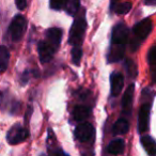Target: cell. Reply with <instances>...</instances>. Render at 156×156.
Instances as JSON below:
<instances>
[{
	"instance_id": "8",
	"label": "cell",
	"mask_w": 156,
	"mask_h": 156,
	"mask_svg": "<svg viewBox=\"0 0 156 156\" xmlns=\"http://www.w3.org/2000/svg\"><path fill=\"white\" fill-rule=\"evenodd\" d=\"M57 49H55L50 44L46 41H40L37 44V51H39V58L42 63H48L52 58Z\"/></svg>"
},
{
	"instance_id": "16",
	"label": "cell",
	"mask_w": 156,
	"mask_h": 156,
	"mask_svg": "<svg viewBox=\"0 0 156 156\" xmlns=\"http://www.w3.org/2000/svg\"><path fill=\"white\" fill-rule=\"evenodd\" d=\"M141 144L144 147V150L147 151V153L151 156L155 155V141L151 136H142L141 137Z\"/></svg>"
},
{
	"instance_id": "13",
	"label": "cell",
	"mask_w": 156,
	"mask_h": 156,
	"mask_svg": "<svg viewBox=\"0 0 156 156\" xmlns=\"http://www.w3.org/2000/svg\"><path fill=\"white\" fill-rule=\"evenodd\" d=\"M125 149V141L121 138L113 139L110 143H109L108 147H107V152L112 155H119L124 152Z\"/></svg>"
},
{
	"instance_id": "18",
	"label": "cell",
	"mask_w": 156,
	"mask_h": 156,
	"mask_svg": "<svg viewBox=\"0 0 156 156\" xmlns=\"http://www.w3.org/2000/svg\"><path fill=\"white\" fill-rule=\"evenodd\" d=\"M155 46H152L150 48L149 52H147V62L151 65V73H152V78H153V83L155 81Z\"/></svg>"
},
{
	"instance_id": "24",
	"label": "cell",
	"mask_w": 156,
	"mask_h": 156,
	"mask_svg": "<svg viewBox=\"0 0 156 156\" xmlns=\"http://www.w3.org/2000/svg\"><path fill=\"white\" fill-rule=\"evenodd\" d=\"M15 3H16L17 9L20 10V11L25 10L27 7V0H15Z\"/></svg>"
},
{
	"instance_id": "2",
	"label": "cell",
	"mask_w": 156,
	"mask_h": 156,
	"mask_svg": "<svg viewBox=\"0 0 156 156\" xmlns=\"http://www.w3.org/2000/svg\"><path fill=\"white\" fill-rule=\"evenodd\" d=\"M153 28V23L150 18H144L141 22L137 23L133 28V40H132V49L136 50L139 44L143 42L149 34L151 33Z\"/></svg>"
},
{
	"instance_id": "21",
	"label": "cell",
	"mask_w": 156,
	"mask_h": 156,
	"mask_svg": "<svg viewBox=\"0 0 156 156\" xmlns=\"http://www.w3.org/2000/svg\"><path fill=\"white\" fill-rule=\"evenodd\" d=\"M125 69L127 71V74L129 77H136L137 75V67L136 64L134 63V61L130 60V59H127L125 62Z\"/></svg>"
},
{
	"instance_id": "3",
	"label": "cell",
	"mask_w": 156,
	"mask_h": 156,
	"mask_svg": "<svg viewBox=\"0 0 156 156\" xmlns=\"http://www.w3.org/2000/svg\"><path fill=\"white\" fill-rule=\"evenodd\" d=\"M86 29H87V22L85 18V13H83L81 16L75 18L71 27V30H69V42L72 46H81Z\"/></svg>"
},
{
	"instance_id": "9",
	"label": "cell",
	"mask_w": 156,
	"mask_h": 156,
	"mask_svg": "<svg viewBox=\"0 0 156 156\" xmlns=\"http://www.w3.org/2000/svg\"><path fill=\"white\" fill-rule=\"evenodd\" d=\"M134 92H135V86L129 85L123 94L121 104H122V112L125 115H129L130 112H132L133 101H134Z\"/></svg>"
},
{
	"instance_id": "26",
	"label": "cell",
	"mask_w": 156,
	"mask_h": 156,
	"mask_svg": "<svg viewBox=\"0 0 156 156\" xmlns=\"http://www.w3.org/2000/svg\"><path fill=\"white\" fill-rule=\"evenodd\" d=\"M118 2V0H110V10L115 7V5Z\"/></svg>"
},
{
	"instance_id": "12",
	"label": "cell",
	"mask_w": 156,
	"mask_h": 156,
	"mask_svg": "<svg viewBox=\"0 0 156 156\" xmlns=\"http://www.w3.org/2000/svg\"><path fill=\"white\" fill-rule=\"evenodd\" d=\"M90 112H91V110L89 107L77 105L73 109V119L77 122H83L87 120V118L90 115Z\"/></svg>"
},
{
	"instance_id": "20",
	"label": "cell",
	"mask_w": 156,
	"mask_h": 156,
	"mask_svg": "<svg viewBox=\"0 0 156 156\" xmlns=\"http://www.w3.org/2000/svg\"><path fill=\"white\" fill-rule=\"evenodd\" d=\"M72 62L75 65H79L81 60V57H83V49H81V46H73L72 48Z\"/></svg>"
},
{
	"instance_id": "11",
	"label": "cell",
	"mask_w": 156,
	"mask_h": 156,
	"mask_svg": "<svg viewBox=\"0 0 156 156\" xmlns=\"http://www.w3.org/2000/svg\"><path fill=\"white\" fill-rule=\"evenodd\" d=\"M62 34L63 31L60 28H57V27H52L46 30V42L48 44L52 46L55 49H58L59 45L61 43V40H62Z\"/></svg>"
},
{
	"instance_id": "14",
	"label": "cell",
	"mask_w": 156,
	"mask_h": 156,
	"mask_svg": "<svg viewBox=\"0 0 156 156\" xmlns=\"http://www.w3.org/2000/svg\"><path fill=\"white\" fill-rule=\"evenodd\" d=\"M10 61V51L5 46L0 45V73H3L8 69Z\"/></svg>"
},
{
	"instance_id": "25",
	"label": "cell",
	"mask_w": 156,
	"mask_h": 156,
	"mask_svg": "<svg viewBox=\"0 0 156 156\" xmlns=\"http://www.w3.org/2000/svg\"><path fill=\"white\" fill-rule=\"evenodd\" d=\"M156 0H145V5H155Z\"/></svg>"
},
{
	"instance_id": "1",
	"label": "cell",
	"mask_w": 156,
	"mask_h": 156,
	"mask_svg": "<svg viewBox=\"0 0 156 156\" xmlns=\"http://www.w3.org/2000/svg\"><path fill=\"white\" fill-rule=\"evenodd\" d=\"M128 28L125 24L120 23L115 25L112 29V34H111V44L110 49L108 51L107 60L109 63L118 62L124 56V50L128 40Z\"/></svg>"
},
{
	"instance_id": "6",
	"label": "cell",
	"mask_w": 156,
	"mask_h": 156,
	"mask_svg": "<svg viewBox=\"0 0 156 156\" xmlns=\"http://www.w3.org/2000/svg\"><path fill=\"white\" fill-rule=\"evenodd\" d=\"M75 137L80 142L92 143L95 138V129L92 124L83 122L75 128Z\"/></svg>"
},
{
	"instance_id": "17",
	"label": "cell",
	"mask_w": 156,
	"mask_h": 156,
	"mask_svg": "<svg viewBox=\"0 0 156 156\" xmlns=\"http://www.w3.org/2000/svg\"><path fill=\"white\" fill-rule=\"evenodd\" d=\"M132 9V3L125 1V2H121V3H115V7L111 9V11H115L117 14L121 15V14H126L128 13V11H130Z\"/></svg>"
},
{
	"instance_id": "5",
	"label": "cell",
	"mask_w": 156,
	"mask_h": 156,
	"mask_svg": "<svg viewBox=\"0 0 156 156\" xmlns=\"http://www.w3.org/2000/svg\"><path fill=\"white\" fill-rule=\"evenodd\" d=\"M29 136V132L26 127L20 124H14L7 134V141L9 144L16 145L24 142Z\"/></svg>"
},
{
	"instance_id": "22",
	"label": "cell",
	"mask_w": 156,
	"mask_h": 156,
	"mask_svg": "<svg viewBox=\"0 0 156 156\" xmlns=\"http://www.w3.org/2000/svg\"><path fill=\"white\" fill-rule=\"evenodd\" d=\"M67 0H50V8L52 10H61L65 7Z\"/></svg>"
},
{
	"instance_id": "23",
	"label": "cell",
	"mask_w": 156,
	"mask_h": 156,
	"mask_svg": "<svg viewBox=\"0 0 156 156\" xmlns=\"http://www.w3.org/2000/svg\"><path fill=\"white\" fill-rule=\"evenodd\" d=\"M29 78H30V71H29V69H26V71L20 75V83H22L23 86H25L26 83H28Z\"/></svg>"
},
{
	"instance_id": "15",
	"label": "cell",
	"mask_w": 156,
	"mask_h": 156,
	"mask_svg": "<svg viewBox=\"0 0 156 156\" xmlns=\"http://www.w3.org/2000/svg\"><path fill=\"white\" fill-rule=\"evenodd\" d=\"M128 130H129V123L125 119H119L112 127V132L115 135L127 134Z\"/></svg>"
},
{
	"instance_id": "10",
	"label": "cell",
	"mask_w": 156,
	"mask_h": 156,
	"mask_svg": "<svg viewBox=\"0 0 156 156\" xmlns=\"http://www.w3.org/2000/svg\"><path fill=\"white\" fill-rule=\"evenodd\" d=\"M124 86L123 75L120 72H115L110 75V92L113 98H117L122 92Z\"/></svg>"
},
{
	"instance_id": "7",
	"label": "cell",
	"mask_w": 156,
	"mask_h": 156,
	"mask_svg": "<svg viewBox=\"0 0 156 156\" xmlns=\"http://www.w3.org/2000/svg\"><path fill=\"white\" fill-rule=\"evenodd\" d=\"M150 111H151V103L145 102L139 109L138 115V133H143L149 127Z\"/></svg>"
},
{
	"instance_id": "4",
	"label": "cell",
	"mask_w": 156,
	"mask_h": 156,
	"mask_svg": "<svg viewBox=\"0 0 156 156\" xmlns=\"http://www.w3.org/2000/svg\"><path fill=\"white\" fill-rule=\"evenodd\" d=\"M27 28V20L25 16L16 15L12 20L9 27V34L13 42H20L23 39Z\"/></svg>"
},
{
	"instance_id": "19",
	"label": "cell",
	"mask_w": 156,
	"mask_h": 156,
	"mask_svg": "<svg viewBox=\"0 0 156 156\" xmlns=\"http://www.w3.org/2000/svg\"><path fill=\"white\" fill-rule=\"evenodd\" d=\"M79 2H80L79 0H67V2L64 8L69 15H72V16L75 15L76 12L79 10V7H80V3Z\"/></svg>"
}]
</instances>
